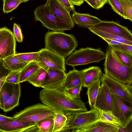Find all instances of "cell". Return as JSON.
I'll return each mask as SVG.
<instances>
[{
	"label": "cell",
	"instance_id": "1",
	"mask_svg": "<svg viewBox=\"0 0 132 132\" xmlns=\"http://www.w3.org/2000/svg\"><path fill=\"white\" fill-rule=\"evenodd\" d=\"M41 102L55 112L65 114L72 112L88 111L81 98H72L63 91L43 89L39 93Z\"/></svg>",
	"mask_w": 132,
	"mask_h": 132
},
{
	"label": "cell",
	"instance_id": "2",
	"mask_svg": "<svg viewBox=\"0 0 132 132\" xmlns=\"http://www.w3.org/2000/svg\"><path fill=\"white\" fill-rule=\"evenodd\" d=\"M45 43L44 48L65 59L78 46L75 36L62 32H47L45 36Z\"/></svg>",
	"mask_w": 132,
	"mask_h": 132
},
{
	"label": "cell",
	"instance_id": "3",
	"mask_svg": "<svg viewBox=\"0 0 132 132\" xmlns=\"http://www.w3.org/2000/svg\"><path fill=\"white\" fill-rule=\"evenodd\" d=\"M104 64L105 74L112 78L126 85H132V67L123 63L108 45Z\"/></svg>",
	"mask_w": 132,
	"mask_h": 132
},
{
	"label": "cell",
	"instance_id": "4",
	"mask_svg": "<svg viewBox=\"0 0 132 132\" xmlns=\"http://www.w3.org/2000/svg\"><path fill=\"white\" fill-rule=\"evenodd\" d=\"M67 118L65 125L61 132L85 128L101 121L97 110L91 109L85 112H72L65 114Z\"/></svg>",
	"mask_w": 132,
	"mask_h": 132
},
{
	"label": "cell",
	"instance_id": "5",
	"mask_svg": "<svg viewBox=\"0 0 132 132\" xmlns=\"http://www.w3.org/2000/svg\"><path fill=\"white\" fill-rule=\"evenodd\" d=\"M34 19L40 21L42 25L52 31L63 32L72 27L57 16L45 4L41 5L34 11Z\"/></svg>",
	"mask_w": 132,
	"mask_h": 132
},
{
	"label": "cell",
	"instance_id": "6",
	"mask_svg": "<svg viewBox=\"0 0 132 132\" xmlns=\"http://www.w3.org/2000/svg\"><path fill=\"white\" fill-rule=\"evenodd\" d=\"M106 53L100 48H82L72 52L65 60V64L74 68L78 65L98 63L105 59Z\"/></svg>",
	"mask_w": 132,
	"mask_h": 132
},
{
	"label": "cell",
	"instance_id": "7",
	"mask_svg": "<svg viewBox=\"0 0 132 132\" xmlns=\"http://www.w3.org/2000/svg\"><path fill=\"white\" fill-rule=\"evenodd\" d=\"M55 113L53 110L47 105L38 103L16 113L13 117L16 119L36 125L37 122L43 119L53 118Z\"/></svg>",
	"mask_w": 132,
	"mask_h": 132
},
{
	"label": "cell",
	"instance_id": "8",
	"mask_svg": "<svg viewBox=\"0 0 132 132\" xmlns=\"http://www.w3.org/2000/svg\"><path fill=\"white\" fill-rule=\"evenodd\" d=\"M111 93H113L132 105V86L123 84L108 76L104 73L100 78Z\"/></svg>",
	"mask_w": 132,
	"mask_h": 132
},
{
	"label": "cell",
	"instance_id": "9",
	"mask_svg": "<svg viewBox=\"0 0 132 132\" xmlns=\"http://www.w3.org/2000/svg\"><path fill=\"white\" fill-rule=\"evenodd\" d=\"M88 29L118 36L132 41V34L131 31L126 27L113 21H102Z\"/></svg>",
	"mask_w": 132,
	"mask_h": 132
},
{
	"label": "cell",
	"instance_id": "10",
	"mask_svg": "<svg viewBox=\"0 0 132 132\" xmlns=\"http://www.w3.org/2000/svg\"><path fill=\"white\" fill-rule=\"evenodd\" d=\"M95 108L117 117L112 95L108 88L102 83L96 98Z\"/></svg>",
	"mask_w": 132,
	"mask_h": 132
},
{
	"label": "cell",
	"instance_id": "11",
	"mask_svg": "<svg viewBox=\"0 0 132 132\" xmlns=\"http://www.w3.org/2000/svg\"><path fill=\"white\" fill-rule=\"evenodd\" d=\"M40 66L65 71V59L45 48L39 51Z\"/></svg>",
	"mask_w": 132,
	"mask_h": 132
},
{
	"label": "cell",
	"instance_id": "12",
	"mask_svg": "<svg viewBox=\"0 0 132 132\" xmlns=\"http://www.w3.org/2000/svg\"><path fill=\"white\" fill-rule=\"evenodd\" d=\"M16 42L13 32L6 27L0 28V59L16 54Z\"/></svg>",
	"mask_w": 132,
	"mask_h": 132
},
{
	"label": "cell",
	"instance_id": "13",
	"mask_svg": "<svg viewBox=\"0 0 132 132\" xmlns=\"http://www.w3.org/2000/svg\"><path fill=\"white\" fill-rule=\"evenodd\" d=\"M111 93L113 97L117 117L120 121L121 127L125 128L132 121V105L116 94Z\"/></svg>",
	"mask_w": 132,
	"mask_h": 132
},
{
	"label": "cell",
	"instance_id": "14",
	"mask_svg": "<svg viewBox=\"0 0 132 132\" xmlns=\"http://www.w3.org/2000/svg\"><path fill=\"white\" fill-rule=\"evenodd\" d=\"M66 76L65 71L49 69L40 87L47 89L59 90L62 88Z\"/></svg>",
	"mask_w": 132,
	"mask_h": 132
},
{
	"label": "cell",
	"instance_id": "15",
	"mask_svg": "<svg viewBox=\"0 0 132 132\" xmlns=\"http://www.w3.org/2000/svg\"><path fill=\"white\" fill-rule=\"evenodd\" d=\"M45 4L57 16L73 28L75 23L70 15V12L59 2L57 0H47Z\"/></svg>",
	"mask_w": 132,
	"mask_h": 132
},
{
	"label": "cell",
	"instance_id": "16",
	"mask_svg": "<svg viewBox=\"0 0 132 132\" xmlns=\"http://www.w3.org/2000/svg\"><path fill=\"white\" fill-rule=\"evenodd\" d=\"M71 17L78 27L88 29L102 21L96 17L89 14L79 13L75 10L73 11Z\"/></svg>",
	"mask_w": 132,
	"mask_h": 132
},
{
	"label": "cell",
	"instance_id": "17",
	"mask_svg": "<svg viewBox=\"0 0 132 132\" xmlns=\"http://www.w3.org/2000/svg\"><path fill=\"white\" fill-rule=\"evenodd\" d=\"M83 85L81 70L74 69L66 73L65 80L61 88L58 90L68 89L77 87H82Z\"/></svg>",
	"mask_w": 132,
	"mask_h": 132
},
{
	"label": "cell",
	"instance_id": "18",
	"mask_svg": "<svg viewBox=\"0 0 132 132\" xmlns=\"http://www.w3.org/2000/svg\"><path fill=\"white\" fill-rule=\"evenodd\" d=\"M119 126L102 121H97L84 128L75 130L73 132H118Z\"/></svg>",
	"mask_w": 132,
	"mask_h": 132
},
{
	"label": "cell",
	"instance_id": "19",
	"mask_svg": "<svg viewBox=\"0 0 132 132\" xmlns=\"http://www.w3.org/2000/svg\"><path fill=\"white\" fill-rule=\"evenodd\" d=\"M36 125L32 124L15 119L11 121L0 125V132H24L28 128Z\"/></svg>",
	"mask_w": 132,
	"mask_h": 132
},
{
	"label": "cell",
	"instance_id": "20",
	"mask_svg": "<svg viewBox=\"0 0 132 132\" xmlns=\"http://www.w3.org/2000/svg\"><path fill=\"white\" fill-rule=\"evenodd\" d=\"M81 70L83 79V87H88L100 79L103 73L100 68L97 66L91 67Z\"/></svg>",
	"mask_w": 132,
	"mask_h": 132
},
{
	"label": "cell",
	"instance_id": "21",
	"mask_svg": "<svg viewBox=\"0 0 132 132\" xmlns=\"http://www.w3.org/2000/svg\"><path fill=\"white\" fill-rule=\"evenodd\" d=\"M3 61L4 66L11 71H21L27 64L19 58L16 54L7 57Z\"/></svg>",
	"mask_w": 132,
	"mask_h": 132
},
{
	"label": "cell",
	"instance_id": "22",
	"mask_svg": "<svg viewBox=\"0 0 132 132\" xmlns=\"http://www.w3.org/2000/svg\"><path fill=\"white\" fill-rule=\"evenodd\" d=\"M21 94L20 83L15 84L12 94L4 104L3 111L9 112L18 106Z\"/></svg>",
	"mask_w": 132,
	"mask_h": 132
},
{
	"label": "cell",
	"instance_id": "23",
	"mask_svg": "<svg viewBox=\"0 0 132 132\" xmlns=\"http://www.w3.org/2000/svg\"><path fill=\"white\" fill-rule=\"evenodd\" d=\"M48 69L45 67H40L27 80L34 86L40 87L41 85L44 80Z\"/></svg>",
	"mask_w": 132,
	"mask_h": 132
},
{
	"label": "cell",
	"instance_id": "24",
	"mask_svg": "<svg viewBox=\"0 0 132 132\" xmlns=\"http://www.w3.org/2000/svg\"><path fill=\"white\" fill-rule=\"evenodd\" d=\"M40 67L39 62H32L28 63L20 71V83L26 81Z\"/></svg>",
	"mask_w": 132,
	"mask_h": 132
},
{
	"label": "cell",
	"instance_id": "25",
	"mask_svg": "<svg viewBox=\"0 0 132 132\" xmlns=\"http://www.w3.org/2000/svg\"><path fill=\"white\" fill-rule=\"evenodd\" d=\"M101 83L100 79H99L87 87V94L88 102L91 109L95 108L96 101L100 86Z\"/></svg>",
	"mask_w": 132,
	"mask_h": 132
},
{
	"label": "cell",
	"instance_id": "26",
	"mask_svg": "<svg viewBox=\"0 0 132 132\" xmlns=\"http://www.w3.org/2000/svg\"><path fill=\"white\" fill-rule=\"evenodd\" d=\"M15 84L5 82L0 90V108L3 110L5 103L13 94Z\"/></svg>",
	"mask_w": 132,
	"mask_h": 132
},
{
	"label": "cell",
	"instance_id": "27",
	"mask_svg": "<svg viewBox=\"0 0 132 132\" xmlns=\"http://www.w3.org/2000/svg\"><path fill=\"white\" fill-rule=\"evenodd\" d=\"M91 32L102 39L107 38L114 40L121 43L132 45V41L129 40L115 35L93 30H89Z\"/></svg>",
	"mask_w": 132,
	"mask_h": 132
},
{
	"label": "cell",
	"instance_id": "28",
	"mask_svg": "<svg viewBox=\"0 0 132 132\" xmlns=\"http://www.w3.org/2000/svg\"><path fill=\"white\" fill-rule=\"evenodd\" d=\"M54 127L52 132H61L65 125L67 118L65 114L55 112L53 118Z\"/></svg>",
	"mask_w": 132,
	"mask_h": 132
},
{
	"label": "cell",
	"instance_id": "29",
	"mask_svg": "<svg viewBox=\"0 0 132 132\" xmlns=\"http://www.w3.org/2000/svg\"><path fill=\"white\" fill-rule=\"evenodd\" d=\"M36 125L40 132H52L54 127L53 118H46L37 122Z\"/></svg>",
	"mask_w": 132,
	"mask_h": 132
},
{
	"label": "cell",
	"instance_id": "30",
	"mask_svg": "<svg viewBox=\"0 0 132 132\" xmlns=\"http://www.w3.org/2000/svg\"><path fill=\"white\" fill-rule=\"evenodd\" d=\"M16 56L20 60L26 63L32 62H40L39 52H37L16 54Z\"/></svg>",
	"mask_w": 132,
	"mask_h": 132
},
{
	"label": "cell",
	"instance_id": "31",
	"mask_svg": "<svg viewBox=\"0 0 132 132\" xmlns=\"http://www.w3.org/2000/svg\"><path fill=\"white\" fill-rule=\"evenodd\" d=\"M112 49L116 56L123 63L128 67H132V54Z\"/></svg>",
	"mask_w": 132,
	"mask_h": 132
},
{
	"label": "cell",
	"instance_id": "32",
	"mask_svg": "<svg viewBox=\"0 0 132 132\" xmlns=\"http://www.w3.org/2000/svg\"><path fill=\"white\" fill-rule=\"evenodd\" d=\"M101 121L121 127L120 121L116 117L101 110H97Z\"/></svg>",
	"mask_w": 132,
	"mask_h": 132
},
{
	"label": "cell",
	"instance_id": "33",
	"mask_svg": "<svg viewBox=\"0 0 132 132\" xmlns=\"http://www.w3.org/2000/svg\"><path fill=\"white\" fill-rule=\"evenodd\" d=\"M3 11L8 13L15 9L22 2L20 0H3Z\"/></svg>",
	"mask_w": 132,
	"mask_h": 132
},
{
	"label": "cell",
	"instance_id": "34",
	"mask_svg": "<svg viewBox=\"0 0 132 132\" xmlns=\"http://www.w3.org/2000/svg\"><path fill=\"white\" fill-rule=\"evenodd\" d=\"M126 19L132 21V2L129 0H119Z\"/></svg>",
	"mask_w": 132,
	"mask_h": 132
},
{
	"label": "cell",
	"instance_id": "35",
	"mask_svg": "<svg viewBox=\"0 0 132 132\" xmlns=\"http://www.w3.org/2000/svg\"><path fill=\"white\" fill-rule=\"evenodd\" d=\"M108 3L111 5L112 9L115 12L123 18L126 19L119 0H108Z\"/></svg>",
	"mask_w": 132,
	"mask_h": 132
},
{
	"label": "cell",
	"instance_id": "36",
	"mask_svg": "<svg viewBox=\"0 0 132 132\" xmlns=\"http://www.w3.org/2000/svg\"><path fill=\"white\" fill-rule=\"evenodd\" d=\"M11 71L4 65L2 59H0V90L5 82L6 79Z\"/></svg>",
	"mask_w": 132,
	"mask_h": 132
},
{
	"label": "cell",
	"instance_id": "37",
	"mask_svg": "<svg viewBox=\"0 0 132 132\" xmlns=\"http://www.w3.org/2000/svg\"><path fill=\"white\" fill-rule=\"evenodd\" d=\"M20 71H11L7 76L5 81L16 84L20 83Z\"/></svg>",
	"mask_w": 132,
	"mask_h": 132
},
{
	"label": "cell",
	"instance_id": "38",
	"mask_svg": "<svg viewBox=\"0 0 132 132\" xmlns=\"http://www.w3.org/2000/svg\"><path fill=\"white\" fill-rule=\"evenodd\" d=\"M81 90V87H77L61 90L63 91L70 97L75 98H80V93Z\"/></svg>",
	"mask_w": 132,
	"mask_h": 132
},
{
	"label": "cell",
	"instance_id": "39",
	"mask_svg": "<svg viewBox=\"0 0 132 132\" xmlns=\"http://www.w3.org/2000/svg\"><path fill=\"white\" fill-rule=\"evenodd\" d=\"M113 49L126 52L132 54V45L122 44L115 45H108Z\"/></svg>",
	"mask_w": 132,
	"mask_h": 132
},
{
	"label": "cell",
	"instance_id": "40",
	"mask_svg": "<svg viewBox=\"0 0 132 132\" xmlns=\"http://www.w3.org/2000/svg\"><path fill=\"white\" fill-rule=\"evenodd\" d=\"M13 34L15 39L19 42H22L23 41V36L20 26L14 23L13 28Z\"/></svg>",
	"mask_w": 132,
	"mask_h": 132
},
{
	"label": "cell",
	"instance_id": "41",
	"mask_svg": "<svg viewBox=\"0 0 132 132\" xmlns=\"http://www.w3.org/2000/svg\"><path fill=\"white\" fill-rule=\"evenodd\" d=\"M69 11L75 10L74 5L69 0H57Z\"/></svg>",
	"mask_w": 132,
	"mask_h": 132
},
{
	"label": "cell",
	"instance_id": "42",
	"mask_svg": "<svg viewBox=\"0 0 132 132\" xmlns=\"http://www.w3.org/2000/svg\"><path fill=\"white\" fill-rule=\"evenodd\" d=\"M15 119L13 117H9L0 114V125L11 121Z\"/></svg>",
	"mask_w": 132,
	"mask_h": 132
},
{
	"label": "cell",
	"instance_id": "43",
	"mask_svg": "<svg viewBox=\"0 0 132 132\" xmlns=\"http://www.w3.org/2000/svg\"><path fill=\"white\" fill-rule=\"evenodd\" d=\"M118 132H132V121H131L128 125L125 128H123L120 126H119Z\"/></svg>",
	"mask_w": 132,
	"mask_h": 132
},
{
	"label": "cell",
	"instance_id": "44",
	"mask_svg": "<svg viewBox=\"0 0 132 132\" xmlns=\"http://www.w3.org/2000/svg\"><path fill=\"white\" fill-rule=\"evenodd\" d=\"M95 1L96 9L101 8L108 2V0H95Z\"/></svg>",
	"mask_w": 132,
	"mask_h": 132
},
{
	"label": "cell",
	"instance_id": "45",
	"mask_svg": "<svg viewBox=\"0 0 132 132\" xmlns=\"http://www.w3.org/2000/svg\"><path fill=\"white\" fill-rule=\"evenodd\" d=\"M24 132H40L39 129L36 125L32 126L25 130Z\"/></svg>",
	"mask_w": 132,
	"mask_h": 132
},
{
	"label": "cell",
	"instance_id": "46",
	"mask_svg": "<svg viewBox=\"0 0 132 132\" xmlns=\"http://www.w3.org/2000/svg\"><path fill=\"white\" fill-rule=\"evenodd\" d=\"M103 39L106 41L108 43V45H115L123 44L114 40L108 39L103 38Z\"/></svg>",
	"mask_w": 132,
	"mask_h": 132
},
{
	"label": "cell",
	"instance_id": "47",
	"mask_svg": "<svg viewBox=\"0 0 132 132\" xmlns=\"http://www.w3.org/2000/svg\"><path fill=\"white\" fill-rule=\"evenodd\" d=\"M83 1L87 2L94 8L96 9L95 0H83Z\"/></svg>",
	"mask_w": 132,
	"mask_h": 132
},
{
	"label": "cell",
	"instance_id": "48",
	"mask_svg": "<svg viewBox=\"0 0 132 132\" xmlns=\"http://www.w3.org/2000/svg\"><path fill=\"white\" fill-rule=\"evenodd\" d=\"M71 1L74 5L78 6L81 5L84 2L83 0H71Z\"/></svg>",
	"mask_w": 132,
	"mask_h": 132
},
{
	"label": "cell",
	"instance_id": "49",
	"mask_svg": "<svg viewBox=\"0 0 132 132\" xmlns=\"http://www.w3.org/2000/svg\"><path fill=\"white\" fill-rule=\"evenodd\" d=\"M22 2H27L28 1H30V0H20Z\"/></svg>",
	"mask_w": 132,
	"mask_h": 132
},
{
	"label": "cell",
	"instance_id": "50",
	"mask_svg": "<svg viewBox=\"0 0 132 132\" xmlns=\"http://www.w3.org/2000/svg\"><path fill=\"white\" fill-rule=\"evenodd\" d=\"M129 0L132 2V0Z\"/></svg>",
	"mask_w": 132,
	"mask_h": 132
},
{
	"label": "cell",
	"instance_id": "51",
	"mask_svg": "<svg viewBox=\"0 0 132 132\" xmlns=\"http://www.w3.org/2000/svg\"><path fill=\"white\" fill-rule=\"evenodd\" d=\"M71 2V0H69Z\"/></svg>",
	"mask_w": 132,
	"mask_h": 132
}]
</instances>
